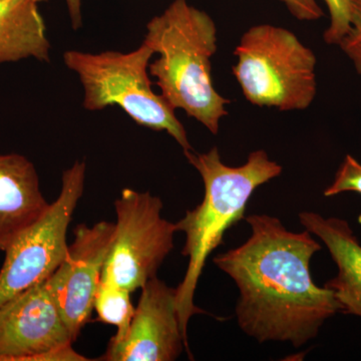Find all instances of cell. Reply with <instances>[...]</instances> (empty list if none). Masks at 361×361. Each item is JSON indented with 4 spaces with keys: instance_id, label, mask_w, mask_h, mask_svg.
I'll return each mask as SVG.
<instances>
[{
    "instance_id": "cell-1",
    "label": "cell",
    "mask_w": 361,
    "mask_h": 361,
    "mask_svg": "<svg viewBox=\"0 0 361 361\" xmlns=\"http://www.w3.org/2000/svg\"><path fill=\"white\" fill-rule=\"evenodd\" d=\"M244 219L251 227L249 239L213 259L238 287L239 327L260 343L300 348L341 312L334 291L311 276V258L322 247L307 230L289 231L276 217L253 214Z\"/></svg>"
},
{
    "instance_id": "cell-2",
    "label": "cell",
    "mask_w": 361,
    "mask_h": 361,
    "mask_svg": "<svg viewBox=\"0 0 361 361\" xmlns=\"http://www.w3.org/2000/svg\"><path fill=\"white\" fill-rule=\"evenodd\" d=\"M184 155L198 171L205 187L202 203L176 223L177 231L186 236L182 255L189 258L184 279L176 288L180 327L187 336L189 320L204 313L195 305L194 295L207 259L223 243L226 231L245 218L252 194L261 185L279 177L282 167L270 160L264 149L252 152L239 167L223 163L217 147L202 154L184 151Z\"/></svg>"
},
{
    "instance_id": "cell-3",
    "label": "cell",
    "mask_w": 361,
    "mask_h": 361,
    "mask_svg": "<svg viewBox=\"0 0 361 361\" xmlns=\"http://www.w3.org/2000/svg\"><path fill=\"white\" fill-rule=\"evenodd\" d=\"M142 42L159 54L149 73L161 97L217 135L230 101L213 85L211 59L217 51V27L212 18L187 0H174L149 21Z\"/></svg>"
},
{
    "instance_id": "cell-4",
    "label": "cell",
    "mask_w": 361,
    "mask_h": 361,
    "mask_svg": "<svg viewBox=\"0 0 361 361\" xmlns=\"http://www.w3.org/2000/svg\"><path fill=\"white\" fill-rule=\"evenodd\" d=\"M154 54L142 42L128 54L68 51L63 54V63L82 82L85 110L101 111L116 104L137 125L165 130L183 151H191L193 148L175 109L152 89L149 66Z\"/></svg>"
},
{
    "instance_id": "cell-5",
    "label": "cell",
    "mask_w": 361,
    "mask_h": 361,
    "mask_svg": "<svg viewBox=\"0 0 361 361\" xmlns=\"http://www.w3.org/2000/svg\"><path fill=\"white\" fill-rule=\"evenodd\" d=\"M233 75L249 103L282 111L310 108L317 92L316 56L290 30L252 26L234 51Z\"/></svg>"
},
{
    "instance_id": "cell-6",
    "label": "cell",
    "mask_w": 361,
    "mask_h": 361,
    "mask_svg": "<svg viewBox=\"0 0 361 361\" xmlns=\"http://www.w3.org/2000/svg\"><path fill=\"white\" fill-rule=\"evenodd\" d=\"M163 202L149 192L126 188L115 202V232L102 281L130 292L141 289L174 248L176 223L161 216Z\"/></svg>"
},
{
    "instance_id": "cell-7",
    "label": "cell",
    "mask_w": 361,
    "mask_h": 361,
    "mask_svg": "<svg viewBox=\"0 0 361 361\" xmlns=\"http://www.w3.org/2000/svg\"><path fill=\"white\" fill-rule=\"evenodd\" d=\"M85 161L63 173L58 199L30 229L4 252L0 269V310L16 297L51 277L68 255V230L84 194Z\"/></svg>"
},
{
    "instance_id": "cell-8",
    "label": "cell",
    "mask_w": 361,
    "mask_h": 361,
    "mask_svg": "<svg viewBox=\"0 0 361 361\" xmlns=\"http://www.w3.org/2000/svg\"><path fill=\"white\" fill-rule=\"evenodd\" d=\"M73 342L52 275L0 310V361L87 360Z\"/></svg>"
},
{
    "instance_id": "cell-9",
    "label": "cell",
    "mask_w": 361,
    "mask_h": 361,
    "mask_svg": "<svg viewBox=\"0 0 361 361\" xmlns=\"http://www.w3.org/2000/svg\"><path fill=\"white\" fill-rule=\"evenodd\" d=\"M139 302L122 341L109 344L104 361H173L190 353L180 327L177 290L158 277L142 287Z\"/></svg>"
},
{
    "instance_id": "cell-10",
    "label": "cell",
    "mask_w": 361,
    "mask_h": 361,
    "mask_svg": "<svg viewBox=\"0 0 361 361\" xmlns=\"http://www.w3.org/2000/svg\"><path fill=\"white\" fill-rule=\"evenodd\" d=\"M114 232L115 223L108 221L78 225L68 255L52 274L61 315L73 341H77L94 311Z\"/></svg>"
},
{
    "instance_id": "cell-11",
    "label": "cell",
    "mask_w": 361,
    "mask_h": 361,
    "mask_svg": "<svg viewBox=\"0 0 361 361\" xmlns=\"http://www.w3.org/2000/svg\"><path fill=\"white\" fill-rule=\"evenodd\" d=\"M49 207L32 161L18 154L0 155V251L42 220Z\"/></svg>"
},
{
    "instance_id": "cell-12",
    "label": "cell",
    "mask_w": 361,
    "mask_h": 361,
    "mask_svg": "<svg viewBox=\"0 0 361 361\" xmlns=\"http://www.w3.org/2000/svg\"><path fill=\"white\" fill-rule=\"evenodd\" d=\"M299 220L304 229L322 239L338 269L324 286L334 291L341 312L361 317V244L350 225L314 212H301Z\"/></svg>"
},
{
    "instance_id": "cell-13",
    "label": "cell",
    "mask_w": 361,
    "mask_h": 361,
    "mask_svg": "<svg viewBox=\"0 0 361 361\" xmlns=\"http://www.w3.org/2000/svg\"><path fill=\"white\" fill-rule=\"evenodd\" d=\"M33 0H0V63L35 59L49 61L47 27Z\"/></svg>"
},
{
    "instance_id": "cell-14",
    "label": "cell",
    "mask_w": 361,
    "mask_h": 361,
    "mask_svg": "<svg viewBox=\"0 0 361 361\" xmlns=\"http://www.w3.org/2000/svg\"><path fill=\"white\" fill-rule=\"evenodd\" d=\"M130 294L132 292L123 287L101 280L94 298V310L99 322L116 327V334L111 337V342L122 341L132 322L135 308Z\"/></svg>"
},
{
    "instance_id": "cell-15",
    "label": "cell",
    "mask_w": 361,
    "mask_h": 361,
    "mask_svg": "<svg viewBox=\"0 0 361 361\" xmlns=\"http://www.w3.org/2000/svg\"><path fill=\"white\" fill-rule=\"evenodd\" d=\"M344 192L361 194V164L350 155L345 156L334 182L323 194L325 197H334Z\"/></svg>"
},
{
    "instance_id": "cell-16",
    "label": "cell",
    "mask_w": 361,
    "mask_h": 361,
    "mask_svg": "<svg viewBox=\"0 0 361 361\" xmlns=\"http://www.w3.org/2000/svg\"><path fill=\"white\" fill-rule=\"evenodd\" d=\"M329 11V25L323 39L329 45H338L350 28L349 0H323Z\"/></svg>"
},
{
    "instance_id": "cell-17",
    "label": "cell",
    "mask_w": 361,
    "mask_h": 361,
    "mask_svg": "<svg viewBox=\"0 0 361 361\" xmlns=\"http://www.w3.org/2000/svg\"><path fill=\"white\" fill-rule=\"evenodd\" d=\"M349 1L350 28L338 47H341V51L353 61L356 71L361 75V0Z\"/></svg>"
},
{
    "instance_id": "cell-18",
    "label": "cell",
    "mask_w": 361,
    "mask_h": 361,
    "mask_svg": "<svg viewBox=\"0 0 361 361\" xmlns=\"http://www.w3.org/2000/svg\"><path fill=\"white\" fill-rule=\"evenodd\" d=\"M298 20H318L324 16L316 0H280Z\"/></svg>"
},
{
    "instance_id": "cell-19",
    "label": "cell",
    "mask_w": 361,
    "mask_h": 361,
    "mask_svg": "<svg viewBox=\"0 0 361 361\" xmlns=\"http://www.w3.org/2000/svg\"><path fill=\"white\" fill-rule=\"evenodd\" d=\"M70 14L71 26L73 30H78L82 25V0H66Z\"/></svg>"
},
{
    "instance_id": "cell-20",
    "label": "cell",
    "mask_w": 361,
    "mask_h": 361,
    "mask_svg": "<svg viewBox=\"0 0 361 361\" xmlns=\"http://www.w3.org/2000/svg\"><path fill=\"white\" fill-rule=\"evenodd\" d=\"M33 1L37 2V4H40V2L47 1V0H33Z\"/></svg>"
}]
</instances>
